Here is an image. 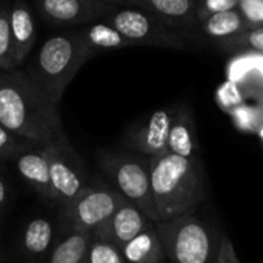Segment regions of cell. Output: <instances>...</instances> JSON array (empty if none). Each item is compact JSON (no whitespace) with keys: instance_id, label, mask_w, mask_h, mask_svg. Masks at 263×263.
I'll list each match as a JSON object with an SVG mask.
<instances>
[{"instance_id":"6","label":"cell","mask_w":263,"mask_h":263,"mask_svg":"<svg viewBox=\"0 0 263 263\" xmlns=\"http://www.w3.org/2000/svg\"><path fill=\"white\" fill-rule=\"evenodd\" d=\"M105 23L117 29L131 46H157L170 49H185L186 40L168 28L153 14L133 8L119 6V9L103 18Z\"/></svg>"},{"instance_id":"21","label":"cell","mask_w":263,"mask_h":263,"mask_svg":"<svg viewBox=\"0 0 263 263\" xmlns=\"http://www.w3.org/2000/svg\"><path fill=\"white\" fill-rule=\"evenodd\" d=\"M216 45L230 52H243V51H257L263 52V28L248 29L242 34H237L234 37L219 40Z\"/></svg>"},{"instance_id":"7","label":"cell","mask_w":263,"mask_h":263,"mask_svg":"<svg viewBox=\"0 0 263 263\" xmlns=\"http://www.w3.org/2000/svg\"><path fill=\"white\" fill-rule=\"evenodd\" d=\"M31 6L37 17L51 28L91 25L119 9L111 0H40Z\"/></svg>"},{"instance_id":"12","label":"cell","mask_w":263,"mask_h":263,"mask_svg":"<svg viewBox=\"0 0 263 263\" xmlns=\"http://www.w3.org/2000/svg\"><path fill=\"white\" fill-rule=\"evenodd\" d=\"M153 222L126 199L117 208V211L92 234L94 239L114 245L120 251L142 231H145Z\"/></svg>"},{"instance_id":"3","label":"cell","mask_w":263,"mask_h":263,"mask_svg":"<svg viewBox=\"0 0 263 263\" xmlns=\"http://www.w3.org/2000/svg\"><path fill=\"white\" fill-rule=\"evenodd\" d=\"M92 55L80 31L60 32L40 45L25 72L45 97L59 106L68 85Z\"/></svg>"},{"instance_id":"15","label":"cell","mask_w":263,"mask_h":263,"mask_svg":"<svg viewBox=\"0 0 263 263\" xmlns=\"http://www.w3.org/2000/svg\"><path fill=\"white\" fill-rule=\"evenodd\" d=\"M168 153L185 159L199 157L196 125H194L193 112L188 108H179L174 111L170 137H168Z\"/></svg>"},{"instance_id":"4","label":"cell","mask_w":263,"mask_h":263,"mask_svg":"<svg viewBox=\"0 0 263 263\" xmlns=\"http://www.w3.org/2000/svg\"><path fill=\"white\" fill-rule=\"evenodd\" d=\"M156 230L171 263H217L220 236L194 214L159 222Z\"/></svg>"},{"instance_id":"30","label":"cell","mask_w":263,"mask_h":263,"mask_svg":"<svg viewBox=\"0 0 263 263\" xmlns=\"http://www.w3.org/2000/svg\"><path fill=\"white\" fill-rule=\"evenodd\" d=\"M0 3H2V2H0Z\"/></svg>"},{"instance_id":"18","label":"cell","mask_w":263,"mask_h":263,"mask_svg":"<svg viewBox=\"0 0 263 263\" xmlns=\"http://www.w3.org/2000/svg\"><path fill=\"white\" fill-rule=\"evenodd\" d=\"M94 240V234L88 231L72 230L52 250L49 263H82Z\"/></svg>"},{"instance_id":"17","label":"cell","mask_w":263,"mask_h":263,"mask_svg":"<svg viewBox=\"0 0 263 263\" xmlns=\"http://www.w3.org/2000/svg\"><path fill=\"white\" fill-rule=\"evenodd\" d=\"M80 35L92 54L99 51H116L131 46L117 29H114L103 20L91 23L89 26L80 29Z\"/></svg>"},{"instance_id":"20","label":"cell","mask_w":263,"mask_h":263,"mask_svg":"<svg viewBox=\"0 0 263 263\" xmlns=\"http://www.w3.org/2000/svg\"><path fill=\"white\" fill-rule=\"evenodd\" d=\"M52 223L48 219H32L23 231V250L31 257H42L51 248L52 242Z\"/></svg>"},{"instance_id":"14","label":"cell","mask_w":263,"mask_h":263,"mask_svg":"<svg viewBox=\"0 0 263 263\" xmlns=\"http://www.w3.org/2000/svg\"><path fill=\"white\" fill-rule=\"evenodd\" d=\"M9 28L14 49V65L18 66L25 63L37 39L34 12L31 11V6L23 0H18L11 5Z\"/></svg>"},{"instance_id":"26","label":"cell","mask_w":263,"mask_h":263,"mask_svg":"<svg viewBox=\"0 0 263 263\" xmlns=\"http://www.w3.org/2000/svg\"><path fill=\"white\" fill-rule=\"evenodd\" d=\"M28 145L31 143L17 137L0 125V159H15V156Z\"/></svg>"},{"instance_id":"8","label":"cell","mask_w":263,"mask_h":263,"mask_svg":"<svg viewBox=\"0 0 263 263\" xmlns=\"http://www.w3.org/2000/svg\"><path fill=\"white\" fill-rule=\"evenodd\" d=\"M45 154L49 165V179L54 194V203L65 206L86 185L83 163L68 139L54 145L45 146Z\"/></svg>"},{"instance_id":"29","label":"cell","mask_w":263,"mask_h":263,"mask_svg":"<svg viewBox=\"0 0 263 263\" xmlns=\"http://www.w3.org/2000/svg\"><path fill=\"white\" fill-rule=\"evenodd\" d=\"M82 263H86V262H85V260H83V262H82Z\"/></svg>"},{"instance_id":"19","label":"cell","mask_w":263,"mask_h":263,"mask_svg":"<svg viewBox=\"0 0 263 263\" xmlns=\"http://www.w3.org/2000/svg\"><path fill=\"white\" fill-rule=\"evenodd\" d=\"M199 28L202 29V32H205L208 37L214 39L216 42L225 40V39H230V37H234L237 34L248 31V26L237 9L216 14L206 18L205 22H202Z\"/></svg>"},{"instance_id":"25","label":"cell","mask_w":263,"mask_h":263,"mask_svg":"<svg viewBox=\"0 0 263 263\" xmlns=\"http://www.w3.org/2000/svg\"><path fill=\"white\" fill-rule=\"evenodd\" d=\"M237 11L245 20L248 29L263 28V0H240Z\"/></svg>"},{"instance_id":"11","label":"cell","mask_w":263,"mask_h":263,"mask_svg":"<svg viewBox=\"0 0 263 263\" xmlns=\"http://www.w3.org/2000/svg\"><path fill=\"white\" fill-rule=\"evenodd\" d=\"M173 109H157L143 123L134 125L125 134V145L145 157L168 153V137L173 123Z\"/></svg>"},{"instance_id":"5","label":"cell","mask_w":263,"mask_h":263,"mask_svg":"<svg viewBox=\"0 0 263 263\" xmlns=\"http://www.w3.org/2000/svg\"><path fill=\"white\" fill-rule=\"evenodd\" d=\"M99 165L122 197L137 206L153 223L159 222L151 193L149 157L126 153H100Z\"/></svg>"},{"instance_id":"1","label":"cell","mask_w":263,"mask_h":263,"mask_svg":"<svg viewBox=\"0 0 263 263\" xmlns=\"http://www.w3.org/2000/svg\"><path fill=\"white\" fill-rule=\"evenodd\" d=\"M0 125L42 148L66 140L57 106L18 69L0 71Z\"/></svg>"},{"instance_id":"22","label":"cell","mask_w":263,"mask_h":263,"mask_svg":"<svg viewBox=\"0 0 263 263\" xmlns=\"http://www.w3.org/2000/svg\"><path fill=\"white\" fill-rule=\"evenodd\" d=\"M9 9L11 5L0 3V71H11L15 68L9 28Z\"/></svg>"},{"instance_id":"23","label":"cell","mask_w":263,"mask_h":263,"mask_svg":"<svg viewBox=\"0 0 263 263\" xmlns=\"http://www.w3.org/2000/svg\"><path fill=\"white\" fill-rule=\"evenodd\" d=\"M86 263H126L123 259V254L119 248L114 245L100 242L97 239L92 240L88 254H86Z\"/></svg>"},{"instance_id":"24","label":"cell","mask_w":263,"mask_h":263,"mask_svg":"<svg viewBox=\"0 0 263 263\" xmlns=\"http://www.w3.org/2000/svg\"><path fill=\"white\" fill-rule=\"evenodd\" d=\"M239 2L240 0H200V2H196V17H197L199 25L216 14L237 9Z\"/></svg>"},{"instance_id":"2","label":"cell","mask_w":263,"mask_h":263,"mask_svg":"<svg viewBox=\"0 0 263 263\" xmlns=\"http://www.w3.org/2000/svg\"><path fill=\"white\" fill-rule=\"evenodd\" d=\"M149 177L159 222L193 214L205 199L206 183L200 157L185 159L171 153L149 157Z\"/></svg>"},{"instance_id":"10","label":"cell","mask_w":263,"mask_h":263,"mask_svg":"<svg viewBox=\"0 0 263 263\" xmlns=\"http://www.w3.org/2000/svg\"><path fill=\"white\" fill-rule=\"evenodd\" d=\"M116 6H133L146 11L180 34L185 40L196 37L199 22L196 0H111Z\"/></svg>"},{"instance_id":"28","label":"cell","mask_w":263,"mask_h":263,"mask_svg":"<svg viewBox=\"0 0 263 263\" xmlns=\"http://www.w3.org/2000/svg\"><path fill=\"white\" fill-rule=\"evenodd\" d=\"M8 200H9V196H8V188H6V183H5V180L2 179V176H0V211L6 206V203H8Z\"/></svg>"},{"instance_id":"9","label":"cell","mask_w":263,"mask_h":263,"mask_svg":"<svg viewBox=\"0 0 263 263\" xmlns=\"http://www.w3.org/2000/svg\"><path fill=\"white\" fill-rule=\"evenodd\" d=\"M122 197L109 186H85L69 203L62 206L76 230L94 233L122 205Z\"/></svg>"},{"instance_id":"16","label":"cell","mask_w":263,"mask_h":263,"mask_svg":"<svg viewBox=\"0 0 263 263\" xmlns=\"http://www.w3.org/2000/svg\"><path fill=\"white\" fill-rule=\"evenodd\" d=\"M126 263H163L166 256L156 230V223H151L136 239H133L122 250Z\"/></svg>"},{"instance_id":"27","label":"cell","mask_w":263,"mask_h":263,"mask_svg":"<svg viewBox=\"0 0 263 263\" xmlns=\"http://www.w3.org/2000/svg\"><path fill=\"white\" fill-rule=\"evenodd\" d=\"M217 263H242L237 253H236V250H234L231 239L225 234L220 236V250H219Z\"/></svg>"},{"instance_id":"13","label":"cell","mask_w":263,"mask_h":263,"mask_svg":"<svg viewBox=\"0 0 263 263\" xmlns=\"http://www.w3.org/2000/svg\"><path fill=\"white\" fill-rule=\"evenodd\" d=\"M15 166L20 177L48 203H54V194L49 179V165L45 149L37 145H28L15 156Z\"/></svg>"}]
</instances>
